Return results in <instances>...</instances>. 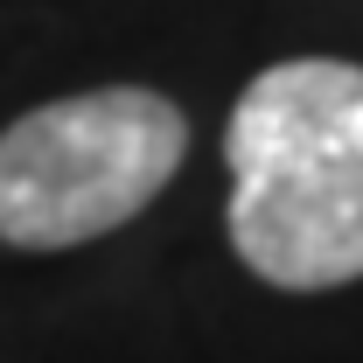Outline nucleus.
I'll list each match as a JSON object with an SVG mask.
<instances>
[{"mask_svg":"<svg viewBox=\"0 0 363 363\" xmlns=\"http://www.w3.org/2000/svg\"><path fill=\"white\" fill-rule=\"evenodd\" d=\"M224 238L272 294L363 279V63L279 56L252 70L224 126Z\"/></svg>","mask_w":363,"mask_h":363,"instance_id":"1","label":"nucleus"},{"mask_svg":"<svg viewBox=\"0 0 363 363\" xmlns=\"http://www.w3.org/2000/svg\"><path fill=\"white\" fill-rule=\"evenodd\" d=\"M189 161V112L154 84H91L0 126V245L77 252L140 224Z\"/></svg>","mask_w":363,"mask_h":363,"instance_id":"2","label":"nucleus"}]
</instances>
